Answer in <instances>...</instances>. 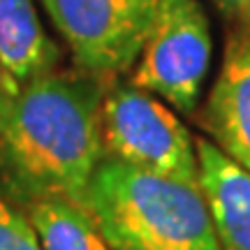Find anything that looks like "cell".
<instances>
[{"mask_svg": "<svg viewBox=\"0 0 250 250\" xmlns=\"http://www.w3.org/2000/svg\"><path fill=\"white\" fill-rule=\"evenodd\" d=\"M0 61L21 86L56 70L61 49L42 28L35 0H0Z\"/></svg>", "mask_w": 250, "mask_h": 250, "instance_id": "cell-8", "label": "cell"}, {"mask_svg": "<svg viewBox=\"0 0 250 250\" xmlns=\"http://www.w3.org/2000/svg\"><path fill=\"white\" fill-rule=\"evenodd\" d=\"M111 250H220L199 186L104 155L83 195Z\"/></svg>", "mask_w": 250, "mask_h": 250, "instance_id": "cell-2", "label": "cell"}, {"mask_svg": "<svg viewBox=\"0 0 250 250\" xmlns=\"http://www.w3.org/2000/svg\"><path fill=\"white\" fill-rule=\"evenodd\" d=\"M199 190L220 250H250V171L208 139H195Z\"/></svg>", "mask_w": 250, "mask_h": 250, "instance_id": "cell-7", "label": "cell"}, {"mask_svg": "<svg viewBox=\"0 0 250 250\" xmlns=\"http://www.w3.org/2000/svg\"><path fill=\"white\" fill-rule=\"evenodd\" d=\"M104 155L199 186L197 146L174 109L153 93L118 83L102 98Z\"/></svg>", "mask_w": 250, "mask_h": 250, "instance_id": "cell-3", "label": "cell"}, {"mask_svg": "<svg viewBox=\"0 0 250 250\" xmlns=\"http://www.w3.org/2000/svg\"><path fill=\"white\" fill-rule=\"evenodd\" d=\"M208 67L211 28L202 2L162 0L130 83L190 114L199 102Z\"/></svg>", "mask_w": 250, "mask_h": 250, "instance_id": "cell-4", "label": "cell"}, {"mask_svg": "<svg viewBox=\"0 0 250 250\" xmlns=\"http://www.w3.org/2000/svg\"><path fill=\"white\" fill-rule=\"evenodd\" d=\"M0 250H42L30 218L0 195Z\"/></svg>", "mask_w": 250, "mask_h": 250, "instance_id": "cell-10", "label": "cell"}, {"mask_svg": "<svg viewBox=\"0 0 250 250\" xmlns=\"http://www.w3.org/2000/svg\"><path fill=\"white\" fill-rule=\"evenodd\" d=\"M19 88H21V83L12 77V72L5 67V62L0 61V125H2L5 116L9 114V109L14 104Z\"/></svg>", "mask_w": 250, "mask_h": 250, "instance_id": "cell-11", "label": "cell"}, {"mask_svg": "<svg viewBox=\"0 0 250 250\" xmlns=\"http://www.w3.org/2000/svg\"><path fill=\"white\" fill-rule=\"evenodd\" d=\"M162 0H42L77 67L95 77L130 70Z\"/></svg>", "mask_w": 250, "mask_h": 250, "instance_id": "cell-5", "label": "cell"}, {"mask_svg": "<svg viewBox=\"0 0 250 250\" xmlns=\"http://www.w3.org/2000/svg\"><path fill=\"white\" fill-rule=\"evenodd\" d=\"M204 125L215 146L250 171V28H239L225 46Z\"/></svg>", "mask_w": 250, "mask_h": 250, "instance_id": "cell-6", "label": "cell"}, {"mask_svg": "<svg viewBox=\"0 0 250 250\" xmlns=\"http://www.w3.org/2000/svg\"><path fill=\"white\" fill-rule=\"evenodd\" d=\"M102 81L77 72H46L19 88L0 125V176L28 206L61 197L83 204L104 158Z\"/></svg>", "mask_w": 250, "mask_h": 250, "instance_id": "cell-1", "label": "cell"}, {"mask_svg": "<svg viewBox=\"0 0 250 250\" xmlns=\"http://www.w3.org/2000/svg\"><path fill=\"white\" fill-rule=\"evenodd\" d=\"M42 250H111L83 204L49 197L28 206Z\"/></svg>", "mask_w": 250, "mask_h": 250, "instance_id": "cell-9", "label": "cell"}, {"mask_svg": "<svg viewBox=\"0 0 250 250\" xmlns=\"http://www.w3.org/2000/svg\"><path fill=\"white\" fill-rule=\"evenodd\" d=\"M213 5L239 28H250V0H213Z\"/></svg>", "mask_w": 250, "mask_h": 250, "instance_id": "cell-12", "label": "cell"}]
</instances>
